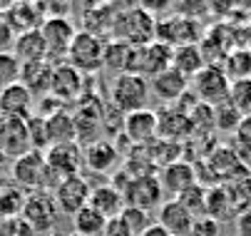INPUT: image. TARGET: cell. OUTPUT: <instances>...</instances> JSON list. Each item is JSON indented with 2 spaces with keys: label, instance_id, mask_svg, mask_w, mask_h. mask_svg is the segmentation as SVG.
Listing matches in <instances>:
<instances>
[{
  "label": "cell",
  "instance_id": "cell-44",
  "mask_svg": "<svg viewBox=\"0 0 251 236\" xmlns=\"http://www.w3.org/2000/svg\"><path fill=\"white\" fill-rule=\"evenodd\" d=\"M10 166H13V159H10L8 154L0 152V179H3V174H8V172H10Z\"/></svg>",
  "mask_w": 251,
  "mask_h": 236
},
{
  "label": "cell",
  "instance_id": "cell-21",
  "mask_svg": "<svg viewBox=\"0 0 251 236\" xmlns=\"http://www.w3.org/2000/svg\"><path fill=\"white\" fill-rule=\"evenodd\" d=\"M45 119V137H48V144L55 147V144H70V142H77V127H75V115L60 107L55 110L52 115L43 117ZM48 147V149H50Z\"/></svg>",
  "mask_w": 251,
  "mask_h": 236
},
{
  "label": "cell",
  "instance_id": "cell-33",
  "mask_svg": "<svg viewBox=\"0 0 251 236\" xmlns=\"http://www.w3.org/2000/svg\"><path fill=\"white\" fill-rule=\"evenodd\" d=\"M222 70L229 77V82L249 80L251 77V50H231L222 62Z\"/></svg>",
  "mask_w": 251,
  "mask_h": 236
},
{
  "label": "cell",
  "instance_id": "cell-38",
  "mask_svg": "<svg viewBox=\"0 0 251 236\" xmlns=\"http://www.w3.org/2000/svg\"><path fill=\"white\" fill-rule=\"evenodd\" d=\"M229 102L239 110V115H241V117H251V77H249V80L231 82V90H229Z\"/></svg>",
  "mask_w": 251,
  "mask_h": 236
},
{
  "label": "cell",
  "instance_id": "cell-24",
  "mask_svg": "<svg viewBox=\"0 0 251 236\" xmlns=\"http://www.w3.org/2000/svg\"><path fill=\"white\" fill-rule=\"evenodd\" d=\"M150 92H154V97L162 99L164 105H174L184 92H189V80L182 72H176L174 67H169L150 80Z\"/></svg>",
  "mask_w": 251,
  "mask_h": 236
},
{
  "label": "cell",
  "instance_id": "cell-22",
  "mask_svg": "<svg viewBox=\"0 0 251 236\" xmlns=\"http://www.w3.org/2000/svg\"><path fill=\"white\" fill-rule=\"evenodd\" d=\"M159 226L169 234V236H192V226H194V216L179 204L176 199H164V204L159 207V216H157Z\"/></svg>",
  "mask_w": 251,
  "mask_h": 236
},
{
  "label": "cell",
  "instance_id": "cell-36",
  "mask_svg": "<svg viewBox=\"0 0 251 236\" xmlns=\"http://www.w3.org/2000/svg\"><path fill=\"white\" fill-rule=\"evenodd\" d=\"M176 201H179V204H182L194 219H199V216H204V212H206V187L192 184L189 189H184L182 194L176 196Z\"/></svg>",
  "mask_w": 251,
  "mask_h": 236
},
{
  "label": "cell",
  "instance_id": "cell-41",
  "mask_svg": "<svg viewBox=\"0 0 251 236\" xmlns=\"http://www.w3.org/2000/svg\"><path fill=\"white\" fill-rule=\"evenodd\" d=\"M219 221H214L209 216H199L194 219V226H192V236H219Z\"/></svg>",
  "mask_w": 251,
  "mask_h": 236
},
{
  "label": "cell",
  "instance_id": "cell-25",
  "mask_svg": "<svg viewBox=\"0 0 251 236\" xmlns=\"http://www.w3.org/2000/svg\"><path fill=\"white\" fill-rule=\"evenodd\" d=\"M3 15H5V23L10 25V30L15 35L27 32V30H38L45 20L40 5H32V3H13L3 10Z\"/></svg>",
  "mask_w": 251,
  "mask_h": 236
},
{
  "label": "cell",
  "instance_id": "cell-46",
  "mask_svg": "<svg viewBox=\"0 0 251 236\" xmlns=\"http://www.w3.org/2000/svg\"><path fill=\"white\" fill-rule=\"evenodd\" d=\"M73 236H77V234H73Z\"/></svg>",
  "mask_w": 251,
  "mask_h": 236
},
{
  "label": "cell",
  "instance_id": "cell-40",
  "mask_svg": "<svg viewBox=\"0 0 251 236\" xmlns=\"http://www.w3.org/2000/svg\"><path fill=\"white\" fill-rule=\"evenodd\" d=\"M15 82H20V62L13 52H0V92Z\"/></svg>",
  "mask_w": 251,
  "mask_h": 236
},
{
  "label": "cell",
  "instance_id": "cell-14",
  "mask_svg": "<svg viewBox=\"0 0 251 236\" xmlns=\"http://www.w3.org/2000/svg\"><path fill=\"white\" fill-rule=\"evenodd\" d=\"M164 204V191H162V184L154 177H139V179H132L127 191H125V207H137L142 212H152V209H159Z\"/></svg>",
  "mask_w": 251,
  "mask_h": 236
},
{
  "label": "cell",
  "instance_id": "cell-16",
  "mask_svg": "<svg viewBox=\"0 0 251 236\" xmlns=\"http://www.w3.org/2000/svg\"><path fill=\"white\" fill-rule=\"evenodd\" d=\"M122 134L127 137V142L132 147H147L152 144L159 134H157V112L154 110H137L125 115V124H122Z\"/></svg>",
  "mask_w": 251,
  "mask_h": 236
},
{
  "label": "cell",
  "instance_id": "cell-18",
  "mask_svg": "<svg viewBox=\"0 0 251 236\" xmlns=\"http://www.w3.org/2000/svg\"><path fill=\"white\" fill-rule=\"evenodd\" d=\"M30 137H27V124L23 119H10V117H0V152L8 154L10 159H18L27 154Z\"/></svg>",
  "mask_w": 251,
  "mask_h": 236
},
{
  "label": "cell",
  "instance_id": "cell-37",
  "mask_svg": "<svg viewBox=\"0 0 251 236\" xmlns=\"http://www.w3.org/2000/svg\"><path fill=\"white\" fill-rule=\"evenodd\" d=\"M189 122H192V137H209L214 132V107L197 102L194 110L189 112Z\"/></svg>",
  "mask_w": 251,
  "mask_h": 236
},
{
  "label": "cell",
  "instance_id": "cell-15",
  "mask_svg": "<svg viewBox=\"0 0 251 236\" xmlns=\"http://www.w3.org/2000/svg\"><path fill=\"white\" fill-rule=\"evenodd\" d=\"M120 159H122L120 149L115 147L112 140H107V137H102V140L82 147V162H85V166H87L92 174H100V177L110 174V172H117L120 169Z\"/></svg>",
  "mask_w": 251,
  "mask_h": 236
},
{
  "label": "cell",
  "instance_id": "cell-13",
  "mask_svg": "<svg viewBox=\"0 0 251 236\" xmlns=\"http://www.w3.org/2000/svg\"><path fill=\"white\" fill-rule=\"evenodd\" d=\"M199 50L206 60V65H222L224 57L236 50L234 45V27H229V23H217L209 30H204V35L199 40Z\"/></svg>",
  "mask_w": 251,
  "mask_h": 236
},
{
  "label": "cell",
  "instance_id": "cell-30",
  "mask_svg": "<svg viewBox=\"0 0 251 236\" xmlns=\"http://www.w3.org/2000/svg\"><path fill=\"white\" fill-rule=\"evenodd\" d=\"M204 65H206V60H204L199 45H184V47H174L172 50V67L176 72H182L189 82Z\"/></svg>",
  "mask_w": 251,
  "mask_h": 236
},
{
  "label": "cell",
  "instance_id": "cell-35",
  "mask_svg": "<svg viewBox=\"0 0 251 236\" xmlns=\"http://www.w3.org/2000/svg\"><path fill=\"white\" fill-rule=\"evenodd\" d=\"M241 115L231 102H224L219 107H214V132H222V134H236L241 127Z\"/></svg>",
  "mask_w": 251,
  "mask_h": 236
},
{
  "label": "cell",
  "instance_id": "cell-23",
  "mask_svg": "<svg viewBox=\"0 0 251 236\" xmlns=\"http://www.w3.org/2000/svg\"><path fill=\"white\" fill-rule=\"evenodd\" d=\"M52 67L48 60L38 62H25L20 65V85L32 94V97H48L50 94V80H52Z\"/></svg>",
  "mask_w": 251,
  "mask_h": 236
},
{
  "label": "cell",
  "instance_id": "cell-2",
  "mask_svg": "<svg viewBox=\"0 0 251 236\" xmlns=\"http://www.w3.org/2000/svg\"><path fill=\"white\" fill-rule=\"evenodd\" d=\"M147 99H150V80L134 72L115 75L110 85V99H107L112 107H117L122 115H129L137 110H145Z\"/></svg>",
  "mask_w": 251,
  "mask_h": 236
},
{
  "label": "cell",
  "instance_id": "cell-27",
  "mask_svg": "<svg viewBox=\"0 0 251 236\" xmlns=\"http://www.w3.org/2000/svg\"><path fill=\"white\" fill-rule=\"evenodd\" d=\"M236 214H239V209L231 201V194L226 191L224 184H217V187L206 189V212H204V216H209V219L222 224L226 219H234Z\"/></svg>",
  "mask_w": 251,
  "mask_h": 236
},
{
  "label": "cell",
  "instance_id": "cell-32",
  "mask_svg": "<svg viewBox=\"0 0 251 236\" xmlns=\"http://www.w3.org/2000/svg\"><path fill=\"white\" fill-rule=\"evenodd\" d=\"M25 199H27V194L23 189H18L15 184H8V187L0 184V219H3V221L20 219L23 207H25Z\"/></svg>",
  "mask_w": 251,
  "mask_h": 236
},
{
  "label": "cell",
  "instance_id": "cell-9",
  "mask_svg": "<svg viewBox=\"0 0 251 236\" xmlns=\"http://www.w3.org/2000/svg\"><path fill=\"white\" fill-rule=\"evenodd\" d=\"M172 67V47L162 45V43H147L132 47V60H129V72L142 75L145 80L157 77L159 72Z\"/></svg>",
  "mask_w": 251,
  "mask_h": 236
},
{
  "label": "cell",
  "instance_id": "cell-4",
  "mask_svg": "<svg viewBox=\"0 0 251 236\" xmlns=\"http://www.w3.org/2000/svg\"><path fill=\"white\" fill-rule=\"evenodd\" d=\"M10 177L18 189L25 194L32 191H50V179H48V164H45V152L30 149L27 154L13 159Z\"/></svg>",
  "mask_w": 251,
  "mask_h": 236
},
{
  "label": "cell",
  "instance_id": "cell-11",
  "mask_svg": "<svg viewBox=\"0 0 251 236\" xmlns=\"http://www.w3.org/2000/svg\"><path fill=\"white\" fill-rule=\"evenodd\" d=\"M45 164H48V172L52 174V179L60 184L67 177H75L82 174V147L77 142H70V144H55L50 149H45Z\"/></svg>",
  "mask_w": 251,
  "mask_h": 236
},
{
  "label": "cell",
  "instance_id": "cell-26",
  "mask_svg": "<svg viewBox=\"0 0 251 236\" xmlns=\"http://www.w3.org/2000/svg\"><path fill=\"white\" fill-rule=\"evenodd\" d=\"M87 207L95 209L100 216L104 219H115L122 214L125 209V199L117 189H112L110 184H100V187H92L90 191V201H87Z\"/></svg>",
  "mask_w": 251,
  "mask_h": 236
},
{
  "label": "cell",
  "instance_id": "cell-20",
  "mask_svg": "<svg viewBox=\"0 0 251 236\" xmlns=\"http://www.w3.org/2000/svg\"><path fill=\"white\" fill-rule=\"evenodd\" d=\"M35 97L20 85H10L0 92V117H10V119H30L35 112Z\"/></svg>",
  "mask_w": 251,
  "mask_h": 236
},
{
  "label": "cell",
  "instance_id": "cell-19",
  "mask_svg": "<svg viewBox=\"0 0 251 236\" xmlns=\"http://www.w3.org/2000/svg\"><path fill=\"white\" fill-rule=\"evenodd\" d=\"M157 134L162 140L184 144L192 137V122L189 115L179 112L174 105H164L162 112H157Z\"/></svg>",
  "mask_w": 251,
  "mask_h": 236
},
{
  "label": "cell",
  "instance_id": "cell-1",
  "mask_svg": "<svg viewBox=\"0 0 251 236\" xmlns=\"http://www.w3.org/2000/svg\"><path fill=\"white\" fill-rule=\"evenodd\" d=\"M154 30H157V15H150L145 8H127L120 10L115 18V25L110 30V40H120L129 47H139L154 43Z\"/></svg>",
  "mask_w": 251,
  "mask_h": 236
},
{
  "label": "cell",
  "instance_id": "cell-5",
  "mask_svg": "<svg viewBox=\"0 0 251 236\" xmlns=\"http://www.w3.org/2000/svg\"><path fill=\"white\" fill-rule=\"evenodd\" d=\"M204 35L201 20H192L187 15H169V18H157V30L154 40L167 45V47H184V45H199Z\"/></svg>",
  "mask_w": 251,
  "mask_h": 236
},
{
  "label": "cell",
  "instance_id": "cell-10",
  "mask_svg": "<svg viewBox=\"0 0 251 236\" xmlns=\"http://www.w3.org/2000/svg\"><path fill=\"white\" fill-rule=\"evenodd\" d=\"M85 87H87V77L82 72H77L73 65L60 62V65L52 67L50 97L55 99V102H60L62 107L73 105V102H80V97L85 94Z\"/></svg>",
  "mask_w": 251,
  "mask_h": 236
},
{
  "label": "cell",
  "instance_id": "cell-31",
  "mask_svg": "<svg viewBox=\"0 0 251 236\" xmlns=\"http://www.w3.org/2000/svg\"><path fill=\"white\" fill-rule=\"evenodd\" d=\"M129 60H132V47L120 43V40H107L104 43V55H102V67L115 75L129 72Z\"/></svg>",
  "mask_w": 251,
  "mask_h": 236
},
{
  "label": "cell",
  "instance_id": "cell-45",
  "mask_svg": "<svg viewBox=\"0 0 251 236\" xmlns=\"http://www.w3.org/2000/svg\"><path fill=\"white\" fill-rule=\"evenodd\" d=\"M142 236H169V234H167V231H164L159 224H152V226H150L145 234H142Z\"/></svg>",
  "mask_w": 251,
  "mask_h": 236
},
{
  "label": "cell",
  "instance_id": "cell-28",
  "mask_svg": "<svg viewBox=\"0 0 251 236\" xmlns=\"http://www.w3.org/2000/svg\"><path fill=\"white\" fill-rule=\"evenodd\" d=\"M10 52H13V57L20 65L45 60V43H43V35H40V27L15 35V43H13V50Z\"/></svg>",
  "mask_w": 251,
  "mask_h": 236
},
{
  "label": "cell",
  "instance_id": "cell-17",
  "mask_svg": "<svg viewBox=\"0 0 251 236\" xmlns=\"http://www.w3.org/2000/svg\"><path fill=\"white\" fill-rule=\"evenodd\" d=\"M157 179L162 184V191L167 199H176L184 189H189L192 184H197V174H194V164L189 159H179L172 162L157 172Z\"/></svg>",
  "mask_w": 251,
  "mask_h": 236
},
{
  "label": "cell",
  "instance_id": "cell-42",
  "mask_svg": "<svg viewBox=\"0 0 251 236\" xmlns=\"http://www.w3.org/2000/svg\"><path fill=\"white\" fill-rule=\"evenodd\" d=\"M102 236H132V231L127 229V224L122 221V216H115V219H107Z\"/></svg>",
  "mask_w": 251,
  "mask_h": 236
},
{
  "label": "cell",
  "instance_id": "cell-43",
  "mask_svg": "<svg viewBox=\"0 0 251 236\" xmlns=\"http://www.w3.org/2000/svg\"><path fill=\"white\" fill-rule=\"evenodd\" d=\"M234 226H236V236H251V207L241 209L234 216Z\"/></svg>",
  "mask_w": 251,
  "mask_h": 236
},
{
  "label": "cell",
  "instance_id": "cell-7",
  "mask_svg": "<svg viewBox=\"0 0 251 236\" xmlns=\"http://www.w3.org/2000/svg\"><path fill=\"white\" fill-rule=\"evenodd\" d=\"M57 216H60V209H57L50 191H32V194H27L20 219L30 226V231L35 236H50V231L57 224Z\"/></svg>",
  "mask_w": 251,
  "mask_h": 236
},
{
  "label": "cell",
  "instance_id": "cell-12",
  "mask_svg": "<svg viewBox=\"0 0 251 236\" xmlns=\"http://www.w3.org/2000/svg\"><path fill=\"white\" fill-rule=\"evenodd\" d=\"M90 182L82 177V174H75V177H67L62 179L55 189H52V199L60 209V214H67V216H75L80 209L87 207L90 201Z\"/></svg>",
  "mask_w": 251,
  "mask_h": 236
},
{
  "label": "cell",
  "instance_id": "cell-34",
  "mask_svg": "<svg viewBox=\"0 0 251 236\" xmlns=\"http://www.w3.org/2000/svg\"><path fill=\"white\" fill-rule=\"evenodd\" d=\"M104 224H107V219L100 216V214H97L95 209H90V207L80 209V212L73 216V226H75V234H77V236H102Z\"/></svg>",
  "mask_w": 251,
  "mask_h": 236
},
{
  "label": "cell",
  "instance_id": "cell-29",
  "mask_svg": "<svg viewBox=\"0 0 251 236\" xmlns=\"http://www.w3.org/2000/svg\"><path fill=\"white\" fill-rule=\"evenodd\" d=\"M122 169L132 177V179H139V177H154L159 169L157 164L152 162V154L147 147H132L129 152H125L122 157Z\"/></svg>",
  "mask_w": 251,
  "mask_h": 236
},
{
  "label": "cell",
  "instance_id": "cell-8",
  "mask_svg": "<svg viewBox=\"0 0 251 236\" xmlns=\"http://www.w3.org/2000/svg\"><path fill=\"white\" fill-rule=\"evenodd\" d=\"M75 25L70 23V18H48L40 25V35L45 43V60L50 65H60L67 57L70 43L75 38Z\"/></svg>",
  "mask_w": 251,
  "mask_h": 236
},
{
  "label": "cell",
  "instance_id": "cell-39",
  "mask_svg": "<svg viewBox=\"0 0 251 236\" xmlns=\"http://www.w3.org/2000/svg\"><path fill=\"white\" fill-rule=\"evenodd\" d=\"M120 216H122V221L127 224V229L132 231V236H142V234L152 226L150 212H142V209H137V207H125Z\"/></svg>",
  "mask_w": 251,
  "mask_h": 236
},
{
  "label": "cell",
  "instance_id": "cell-6",
  "mask_svg": "<svg viewBox=\"0 0 251 236\" xmlns=\"http://www.w3.org/2000/svg\"><path fill=\"white\" fill-rule=\"evenodd\" d=\"M189 90L194 92V97L199 99L201 105L219 107V105L229 102L231 82H229V77L224 75L222 65H204L201 70L192 77Z\"/></svg>",
  "mask_w": 251,
  "mask_h": 236
},
{
  "label": "cell",
  "instance_id": "cell-3",
  "mask_svg": "<svg viewBox=\"0 0 251 236\" xmlns=\"http://www.w3.org/2000/svg\"><path fill=\"white\" fill-rule=\"evenodd\" d=\"M104 43L102 38L92 35L87 30H77L73 43H70L67 57L65 62L73 65L77 72H82L85 77H92L102 70V55H104Z\"/></svg>",
  "mask_w": 251,
  "mask_h": 236
}]
</instances>
